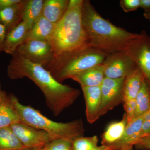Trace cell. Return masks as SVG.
<instances>
[{"label":"cell","mask_w":150,"mask_h":150,"mask_svg":"<svg viewBox=\"0 0 150 150\" xmlns=\"http://www.w3.org/2000/svg\"><path fill=\"white\" fill-rule=\"evenodd\" d=\"M144 121L150 120V110H148L146 113L142 115Z\"/></svg>","instance_id":"836d02e7"},{"label":"cell","mask_w":150,"mask_h":150,"mask_svg":"<svg viewBox=\"0 0 150 150\" xmlns=\"http://www.w3.org/2000/svg\"><path fill=\"white\" fill-rule=\"evenodd\" d=\"M134 146L138 149L150 150V135L140 139Z\"/></svg>","instance_id":"83f0119b"},{"label":"cell","mask_w":150,"mask_h":150,"mask_svg":"<svg viewBox=\"0 0 150 150\" xmlns=\"http://www.w3.org/2000/svg\"><path fill=\"white\" fill-rule=\"evenodd\" d=\"M97 136L79 137L73 142V150H92L98 146Z\"/></svg>","instance_id":"cb8c5ba5"},{"label":"cell","mask_w":150,"mask_h":150,"mask_svg":"<svg viewBox=\"0 0 150 150\" xmlns=\"http://www.w3.org/2000/svg\"><path fill=\"white\" fill-rule=\"evenodd\" d=\"M11 56L7 70L9 77L12 80L27 78L33 81L41 90L54 116L60 115L80 95L79 89L58 81L43 66L30 62L17 52Z\"/></svg>","instance_id":"6da1fadb"},{"label":"cell","mask_w":150,"mask_h":150,"mask_svg":"<svg viewBox=\"0 0 150 150\" xmlns=\"http://www.w3.org/2000/svg\"><path fill=\"white\" fill-rule=\"evenodd\" d=\"M2 91H1V88H0V97H1V96Z\"/></svg>","instance_id":"f35d334b"},{"label":"cell","mask_w":150,"mask_h":150,"mask_svg":"<svg viewBox=\"0 0 150 150\" xmlns=\"http://www.w3.org/2000/svg\"><path fill=\"white\" fill-rule=\"evenodd\" d=\"M73 142L64 139H56L48 143L43 150H73Z\"/></svg>","instance_id":"d4e9b609"},{"label":"cell","mask_w":150,"mask_h":150,"mask_svg":"<svg viewBox=\"0 0 150 150\" xmlns=\"http://www.w3.org/2000/svg\"><path fill=\"white\" fill-rule=\"evenodd\" d=\"M125 79L126 77L118 79L105 77L100 86L101 103L100 117L123 102Z\"/></svg>","instance_id":"8992f818"},{"label":"cell","mask_w":150,"mask_h":150,"mask_svg":"<svg viewBox=\"0 0 150 150\" xmlns=\"http://www.w3.org/2000/svg\"><path fill=\"white\" fill-rule=\"evenodd\" d=\"M26 1L27 0H22L21 2L0 9V23L6 27L7 33L22 21Z\"/></svg>","instance_id":"5bb4252c"},{"label":"cell","mask_w":150,"mask_h":150,"mask_svg":"<svg viewBox=\"0 0 150 150\" xmlns=\"http://www.w3.org/2000/svg\"><path fill=\"white\" fill-rule=\"evenodd\" d=\"M128 124L125 114L122 120L110 123L102 136V145L109 146L118 142L122 138Z\"/></svg>","instance_id":"d6986e66"},{"label":"cell","mask_w":150,"mask_h":150,"mask_svg":"<svg viewBox=\"0 0 150 150\" xmlns=\"http://www.w3.org/2000/svg\"><path fill=\"white\" fill-rule=\"evenodd\" d=\"M124 108L128 123H130L135 119L137 110L136 99L124 102Z\"/></svg>","instance_id":"484cf974"},{"label":"cell","mask_w":150,"mask_h":150,"mask_svg":"<svg viewBox=\"0 0 150 150\" xmlns=\"http://www.w3.org/2000/svg\"><path fill=\"white\" fill-rule=\"evenodd\" d=\"M143 117H139L128 123L122 138L118 142L108 146L110 150H117L128 146H134L139 139V133L142 123Z\"/></svg>","instance_id":"4fadbf2b"},{"label":"cell","mask_w":150,"mask_h":150,"mask_svg":"<svg viewBox=\"0 0 150 150\" xmlns=\"http://www.w3.org/2000/svg\"><path fill=\"white\" fill-rule=\"evenodd\" d=\"M30 29L27 24L22 21L7 33L3 51L12 56L28 37Z\"/></svg>","instance_id":"7c38bea8"},{"label":"cell","mask_w":150,"mask_h":150,"mask_svg":"<svg viewBox=\"0 0 150 150\" xmlns=\"http://www.w3.org/2000/svg\"><path fill=\"white\" fill-rule=\"evenodd\" d=\"M137 67L150 83V37L145 31L129 51Z\"/></svg>","instance_id":"30bf717a"},{"label":"cell","mask_w":150,"mask_h":150,"mask_svg":"<svg viewBox=\"0 0 150 150\" xmlns=\"http://www.w3.org/2000/svg\"><path fill=\"white\" fill-rule=\"evenodd\" d=\"M117 150H134V146H128Z\"/></svg>","instance_id":"d590c367"},{"label":"cell","mask_w":150,"mask_h":150,"mask_svg":"<svg viewBox=\"0 0 150 150\" xmlns=\"http://www.w3.org/2000/svg\"><path fill=\"white\" fill-rule=\"evenodd\" d=\"M43 149H28V148L24 147L22 148V149H19L17 150H43Z\"/></svg>","instance_id":"8d00e7d4"},{"label":"cell","mask_w":150,"mask_h":150,"mask_svg":"<svg viewBox=\"0 0 150 150\" xmlns=\"http://www.w3.org/2000/svg\"><path fill=\"white\" fill-rule=\"evenodd\" d=\"M69 2V0H45L42 15L49 21L56 24L64 14Z\"/></svg>","instance_id":"e0dca14e"},{"label":"cell","mask_w":150,"mask_h":150,"mask_svg":"<svg viewBox=\"0 0 150 150\" xmlns=\"http://www.w3.org/2000/svg\"><path fill=\"white\" fill-rule=\"evenodd\" d=\"M120 6L125 12L136 11L140 7V0H121Z\"/></svg>","instance_id":"4316f807"},{"label":"cell","mask_w":150,"mask_h":150,"mask_svg":"<svg viewBox=\"0 0 150 150\" xmlns=\"http://www.w3.org/2000/svg\"><path fill=\"white\" fill-rule=\"evenodd\" d=\"M3 102L0 106V129L10 128L11 126L20 123L16 111L11 104L8 95L3 91Z\"/></svg>","instance_id":"ffe728a7"},{"label":"cell","mask_w":150,"mask_h":150,"mask_svg":"<svg viewBox=\"0 0 150 150\" xmlns=\"http://www.w3.org/2000/svg\"><path fill=\"white\" fill-rule=\"evenodd\" d=\"M82 16L89 46L108 55L130 51L141 37L103 18L89 1H83Z\"/></svg>","instance_id":"7a4b0ae2"},{"label":"cell","mask_w":150,"mask_h":150,"mask_svg":"<svg viewBox=\"0 0 150 150\" xmlns=\"http://www.w3.org/2000/svg\"><path fill=\"white\" fill-rule=\"evenodd\" d=\"M11 104L16 111L20 123L48 133L56 139H64L74 142L83 137L84 127L81 119L67 123L55 122L49 119L38 110L21 104L14 95H8Z\"/></svg>","instance_id":"277c9868"},{"label":"cell","mask_w":150,"mask_h":150,"mask_svg":"<svg viewBox=\"0 0 150 150\" xmlns=\"http://www.w3.org/2000/svg\"><path fill=\"white\" fill-rule=\"evenodd\" d=\"M108 55L97 49L87 47L66 59L53 61L45 69L56 80L62 83L79 73L102 64Z\"/></svg>","instance_id":"5b68a950"},{"label":"cell","mask_w":150,"mask_h":150,"mask_svg":"<svg viewBox=\"0 0 150 150\" xmlns=\"http://www.w3.org/2000/svg\"><path fill=\"white\" fill-rule=\"evenodd\" d=\"M24 147L10 128L0 129V150H17Z\"/></svg>","instance_id":"603a6c76"},{"label":"cell","mask_w":150,"mask_h":150,"mask_svg":"<svg viewBox=\"0 0 150 150\" xmlns=\"http://www.w3.org/2000/svg\"><path fill=\"white\" fill-rule=\"evenodd\" d=\"M103 65L105 77L111 79L126 77L137 67L129 51L108 55Z\"/></svg>","instance_id":"ba28073f"},{"label":"cell","mask_w":150,"mask_h":150,"mask_svg":"<svg viewBox=\"0 0 150 150\" xmlns=\"http://www.w3.org/2000/svg\"><path fill=\"white\" fill-rule=\"evenodd\" d=\"M83 0H70L64 14L56 23L53 34L47 41L54 54L52 61L63 60L89 47L83 24Z\"/></svg>","instance_id":"3957f363"},{"label":"cell","mask_w":150,"mask_h":150,"mask_svg":"<svg viewBox=\"0 0 150 150\" xmlns=\"http://www.w3.org/2000/svg\"><path fill=\"white\" fill-rule=\"evenodd\" d=\"M44 0H27L23 14L22 21L31 30L38 18L42 15Z\"/></svg>","instance_id":"44dd1931"},{"label":"cell","mask_w":150,"mask_h":150,"mask_svg":"<svg viewBox=\"0 0 150 150\" xmlns=\"http://www.w3.org/2000/svg\"><path fill=\"white\" fill-rule=\"evenodd\" d=\"M3 99H4V97H3V91H2L1 96L0 97V106L2 104L3 102Z\"/></svg>","instance_id":"74e56055"},{"label":"cell","mask_w":150,"mask_h":150,"mask_svg":"<svg viewBox=\"0 0 150 150\" xmlns=\"http://www.w3.org/2000/svg\"><path fill=\"white\" fill-rule=\"evenodd\" d=\"M86 103V115L90 123H94L100 118L101 103L100 86L81 87Z\"/></svg>","instance_id":"8fae6325"},{"label":"cell","mask_w":150,"mask_h":150,"mask_svg":"<svg viewBox=\"0 0 150 150\" xmlns=\"http://www.w3.org/2000/svg\"><path fill=\"white\" fill-rule=\"evenodd\" d=\"M150 135V120L144 121L139 133V139ZM138 140V141H139ZM138 142V141H137Z\"/></svg>","instance_id":"f1b7e54d"},{"label":"cell","mask_w":150,"mask_h":150,"mask_svg":"<svg viewBox=\"0 0 150 150\" xmlns=\"http://www.w3.org/2000/svg\"><path fill=\"white\" fill-rule=\"evenodd\" d=\"M16 52L30 62L46 68L54 59L52 48L45 40H26L21 45Z\"/></svg>","instance_id":"52a82bcc"},{"label":"cell","mask_w":150,"mask_h":150,"mask_svg":"<svg viewBox=\"0 0 150 150\" xmlns=\"http://www.w3.org/2000/svg\"><path fill=\"white\" fill-rule=\"evenodd\" d=\"M6 35L7 31L6 27L0 23V52L3 51L4 44Z\"/></svg>","instance_id":"f546056e"},{"label":"cell","mask_w":150,"mask_h":150,"mask_svg":"<svg viewBox=\"0 0 150 150\" xmlns=\"http://www.w3.org/2000/svg\"><path fill=\"white\" fill-rule=\"evenodd\" d=\"M56 24L52 23L41 15L30 30L26 40L48 41L54 32Z\"/></svg>","instance_id":"ac0fdd59"},{"label":"cell","mask_w":150,"mask_h":150,"mask_svg":"<svg viewBox=\"0 0 150 150\" xmlns=\"http://www.w3.org/2000/svg\"><path fill=\"white\" fill-rule=\"evenodd\" d=\"M10 128L25 147L28 149H43L48 143L54 139L45 131L23 123H16Z\"/></svg>","instance_id":"9c48e42d"},{"label":"cell","mask_w":150,"mask_h":150,"mask_svg":"<svg viewBox=\"0 0 150 150\" xmlns=\"http://www.w3.org/2000/svg\"><path fill=\"white\" fill-rule=\"evenodd\" d=\"M140 8L145 11H150V0H140Z\"/></svg>","instance_id":"1f68e13d"},{"label":"cell","mask_w":150,"mask_h":150,"mask_svg":"<svg viewBox=\"0 0 150 150\" xmlns=\"http://www.w3.org/2000/svg\"><path fill=\"white\" fill-rule=\"evenodd\" d=\"M136 110L135 119L141 117L150 110V83L145 79L136 98Z\"/></svg>","instance_id":"7402d4cb"},{"label":"cell","mask_w":150,"mask_h":150,"mask_svg":"<svg viewBox=\"0 0 150 150\" xmlns=\"http://www.w3.org/2000/svg\"><path fill=\"white\" fill-rule=\"evenodd\" d=\"M105 78L103 64L93 67L71 78L81 87L100 86Z\"/></svg>","instance_id":"9a60e30c"},{"label":"cell","mask_w":150,"mask_h":150,"mask_svg":"<svg viewBox=\"0 0 150 150\" xmlns=\"http://www.w3.org/2000/svg\"><path fill=\"white\" fill-rule=\"evenodd\" d=\"M22 0H0V9L8 7L21 2Z\"/></svg>","instance_id":"4dcf8cb0"},{"label":"cell","mask_w":150,"mask_h":150,"mask_svg":"<svg viewBox=\"0 0 150 150\" xmlns=\"http://www.w3.org/2000/svg\"><path fill=\"white\" fill-rule=\"evenodd\" d=\"M144 16L145 18L150 21V11H145L144 13Z\"/></svg>","instance_id":"e575fe53"},{"label":"cell","mask_w":150,"mask_h":150,"mask_svg":"<svg viewBox=\"0 0 150 150\" xmlns=\"http://www.w3.org/2000/svg\"><path fill=\"white\" fill-rule=\"evenodd\" d=\"M92 150H110V148L108 146L105 145H101L100 146L96 147Z\"/></svg>","instance_id":"d6a6232c"},{"label":"cell","mask_w":150,"mask_h":150,"mask_svg":"<svg viewBox=\"0 0 150 150\" xmlns=\"http://www.w3.org/2000/svg\"><path fill=\"white\" fill-rule=\"evenodd\" d=\"M145 79L137 67L126 77L123 86V103L136 99Z\"/></svg>","instance_id":"2e32d148"}]
</instances>
